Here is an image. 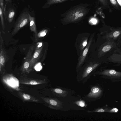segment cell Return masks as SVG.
<instances>
[{
    "mask_svg": "<svg viewBox=\"0 0 121 121\" xmlns=\"http://www.w3.org/2000/svg\"><path fill=\"white\" fill-rule=\"evenodd\" d=\"M90 7V4L87 3L74 6L60 15L61 21L65 24L78 22L89 13L91 9Z\"/></svg>",
    "mask_w": 121,
    "mask_h": 121,
    "instance_id": "cell-1",
    "label": "cell"
},
{
    "mask_svg": "<svg viewBox=\"0 0 121 121\" xmlns=\"http://www.w3.org/2000/svg\"><path fill=\"white\" fill-rule=\"evenodd\" d=\"M106 39V40L100 45L98 49L99 57L104 56L105 58H106L117 48L116 43L113 39L109 38Z\"/></svg>",
    "mask_w": 121,
    "mask_h": 121,
    "instance_id": "cell-2",
    "label": "cell"
},
{
    "mask_svg": "<svg viewBox=\"0 0 121 121\" xmlns=\"http://www.w3.org/2000/svg\"><path fill=\"white\" fill-rule=\"evenodd\" d=\"M96 73L103 78L110 80L112 82L121 81V72L113 69H106Z\"/></svg>",
    "mask_w": 121,
    "mask_h": 121,
    "instance_id": "cell-3",
    "label": "cell"
},
{
    "mask_svg": "<svg viewBox=\"0 0 121 121\" xmlns=\"http://www.w3.org/2000/svg\"><path fill=\"white\" fill-rule=\"evenodd\" d=\"M99 64V63L95 62H91L89 63L85 67L82 71L78 76L77 77L78 81L84 82L88 79L91 73Z\"/></svg>",
    "mask_w": 121,
    "mask_h": 121,
    "instance_id": "cell-4",
    "label": "cell"
},
{
    "mask_svg": "<svg viewBox=\"0 0 121 121\" xmlns=\"http://www.w3.org/2000/svg\"><path fill=\"white\" fill-rule=\"evenodd\" d=\"M29 22V13L26 12L23 13L18 18L15 23L14 29L11 33L12 35H14Z\"/></svg>",
    "mask_w": 121,
    "mask_h": 121,
    "instance_id": "cell-5",
    "label": "cell"
},
{
    "mask_svg": "<svg viewBox=\"0 0 121 121\" xmlns=\"http://www.w3.org/2000/svg\"><path fill=\"white\" fill-rule=\"evenodd\" d=\"M35 47V46L33 45L30 48L25 57V60L21 68V70L22 74L29 73L30 72V62Z\"/></svg>",
    "mask_w": 121,
    "mask_h": 121,
    "instance_id": "cell-6",
    "label": "cell"
},
{
    "mask_svg": "<svg viewBox=\"0 0 121 121\" xmlns=\"http://www.w3.org/2000/svg\"><path fill=\"white\" fill-rule=\"evenodd\" d=\"M3 41L1 32H0V72L2 74H4L6 72L4 67L8 59L6 52L3 48Z\"/></svg>",
    "mask_w": 121,
    "mask_h": 121,
    "instance_id": "cell-7",
    "label": "cell"
},
{
    "mask_svg": "<svg viewBox=\"0 0 121 121\" xmlns=\"http://www.w3.org/2000/svg\"><path fill=\"white\" fill-rule=\"evenodd\" d=\"M41 98L51 108L58 109L63 108V103L56 98L43 97Z\"/></svg>",
    "mask_w": 121,
    "mask_h": 121,
    "instance_id": "cell-8",
    "label": "cell"
},
{
    "mask_svg": "<svg viewBox=\"0 0 121 121\" xmlns=\"http://www.w3.org/2000/svg\"><path fill=\"white\" fill-rule=\"evenodd\" d=\"M19 83L22 84L30 85H37L47 82L45 79L31 78L26 77H21L19 79Z\"/></svg>",
    "mask_w": 121,
    "mask_h": 121,
    "instance_id": "cell-9",
    "label": "cell"
},
{
    "mask_svg": "<svg viewBox=\"0 0 121 121\" xmlns=\"http://www.w3.org/2000/svg\"><path fill=\"white\" fill-rule=\"evenodd\" d=\"M43 47V45H42L39 49H38L36 47L34 54L32 55L30 61V72L32 71L34 65L40 59L42 56Z\"/></svg>",
    "mask_w": 121,
    "mask_h": 121,
    "instance_id": "cell-10",
    "label": "cell"
},
{
    "mask_svg": "<svg viewBox=\"0 0 121 121\" xmlns=\"http://www.w3.org/2000/svg\"><path fill=\"white\" fill-rule=\"evenodd\" d=\"M93 35L91 36L89 40L88 43L83 52L82 54L79 57L78 64L76 67V69L79 68L83 64L87 54L88 53L89 48L91 44L93 38Z\"/></svg>",
    "mask_w": 121,
    "mask_h": 121,
    "instance_id": "cell-11",
    "label": "cell"
},
{
    "mask_svg": "<svg viewBox=\"0 0 121 121\" xmlns=\"http://www.w3.org/2000/svg\"><path fill=\"white\" fill-rule=\"evenodd\" d=\"M103 94V91L100 87L94 86L91 88L90 92L87 95V96L91 98H99L102 97Z\"/></svg>",
    "mask_w": 121,
    "mask_h": 121,
    "instance_id": "cell-12",
    "label": "cell"
},
{
    "mask_svg": "<svg viewBox=\"0 0 121 121\" xmlns=\"http://www.w3.org/2000/svg\"><path fill=\"white\" fill-rule=\"evenodd\" d=\"M109 38L114 40L121 38V28L110 29V31L108 32L105 35V39Z\"/></svg>",
    "mask_w": 121,
    "mask_h": 121,
    "instance_id": "cell-13",
    "label": "cell"
},
{
    "mask_svg": "<svg viewBox=\"0 0 121 121\" xmlns=\"http://www.w3.org/2000/svg\"><path fill=\"white\" fill-rule=\"evenodd\" d=\"M19 97L24 102H30L36 103L39 102V100L36 98L29 94L18 92L17 93Z\"/></svg>",
    "mask_w": 121,
    "mask_h": 121,
    "instance_id": "cell-14",
    "label": "cell"
},
{
    "mask_svg": "<svg viewBox=\"0 0 121 121\" xmlns=\"http://www.w3.org/2000/svg\"><path fill=\"white\" fill-rule=\"evenodd\" d=\"M118 111V109L116 108H112L109 107L105 105L103 107L96 108L92 111H88L87 112H109L111 113L117 112Z\"/></svg>",
    "mask_w": 121,
    "mask_h": 121,
    "instance_id": "cell-15",
    "label": "cell"
},
{
    "mask_svg": "<svg viewBox=\"0 0 121 121\" xmlns=\"http://www.w3.org/2000/svg\"><path fill=\"white\" fill-rule=\"evenodd\" d=\"M30 25V29L35 34V42H37L38 40L37 37V32L36 30V25L35 22V18L34 17H32L29 13Z\"/></svg>",
    "mask_w": 121,
    "mask_h": 121,
    "instance_id": "cell-16",
    "label": "cell"
},
{
    "mask_svg": "<svg viewBox=\"0 0 121 121\" xmlns=\"http://www.w3.org/2000/svg\"><path fill=\"white\" fill-rule=\"evenodd\" d=\"M51 91L56 96L63 97L66 96L68 93L67 91L59 88H53L51 90Z\"/></svg>",
    "mask_w": 121,
    "mask_h": 121,
    "instance_id": "cell-17",
    "label": "cell"
},
{
    "mask_svg": "<svg viewBox=\"0 0 121 121\" xmlns=\"http://www.w3.org/2000/svg\"><path fill=\"white\" fill-rule=\"evenodd\" d=\"M69 0L73 1L74 0H47V2L44 6H46V8H48L51 5L62 3Z\"/></svg>",
    "mask_w": 121,
    "mask_h": 121,
    "instance_id": "cell-18",
    "label": "cell"
},
{
    "mask_svg": "<svg viewBox=\"0 0 121 121\" xmlns=\"http://www.w3.org/2000/svg\"><path fill=\"white\" fill-rule=\"evenodd\" d=\"M15 14V11L13 9H11L9 12L8 20L9 23L12 21Z\"/></svg>",
    "mask_w": 121,
    "mask_h": 121,
    "instance_id": "cell-19",
    "label": "cell"
},
{
    "mask_svg": "<svg viewBox=\"0 0 121 121\" xmlns=\"http://www.w3.org/2000/svg\"><path fill=\"white\" fill-rule=\"evenodd\" d=\"M87 40V38L85 37L82 40L80 45V48L81 50H82L86 45Z\"/></svg>",
    "mask_w": 121,
    "mask_h": 121,
    "instance_id": "cell-20",
    "label": "cell"
},
{
    "mask_svg": "<svg viewBox=\"0 0 121 121\" xmlns=\"http://www.w3.org/2000/svg\"><path fill=\"white\" fill-rule=\"evenodd\" d=\"M48 32V30L47 29H44L42 30L38 33V38H41L45 36Z\"/></svg>",
    "mask_w": 121,
    "mask_h": 121,
    "instance_id": "cell-21",
    "label": "cell"
},
{
    "mask_svg": "<svg viewBox=\"0 0 121 121\" xmlns=\"http://www.w3.org/2000/svg\"><path fill=\"white\" fill-rule=\"evenodd\" d=\"M3 10L1 7H0V16L1 18V25L3 30H4L5 29V26L4 21L3 19Z\"/></svg>",
    "mask_w": 121,
    "mask_h": 121,
    "instance_id": "cell-22",
    "label": "cell"
},
{
    "mask_svg": "<svg viewBox=\"0 0 121 121\" xmlns=\"http://www.w3.org/2000/svg\"><path fill=\"white\" fill-rule=\"evenodd\" d=\"M75 103L79 106L81 107H84L85 105V102L84 101L82 100H80L75 102Z\"/></svg>",
    "mask_w": 121,
    "mask_h": 121,
    "instance_id": "cell-23",
    "label": "cell"
},
{
    "mask_svg": "<svg viewBox=\"0 0 121 121\" xmlns=\"http://www.w3.org/2000/svg\"><path fill=\"white\" fill-rule=\"evenodd\" d=\"M111 4L113 6L117 8L119 6L116 0H109Z\"/></svg>",
    "mask_w": 121,
    "mask_h": 121,
    "instance_id": "cell-24",
    "label": "cell"
},
{
    "mask_svg": "<svg viewBox=\"0 0 121 121\" xmlns=\"http://www.w3.org/2000/svg\"><path fill=\"white\" fill-rule=\"evenodd\" d=\"M100 3L104 6H108V3L107 0H98Z\"/></svg>",
    "mask_w": 121,
    "mask_h": 121,
    "instance_id": "cell-25",
    "label": "cell"
},
{
    "mask_svg": "<svg viewBox=\"0 0 121 121\" xmlns=\"http://www.w3.org/2000/svg\"><path fill=\"white\" fill-rule=\"evenodd\" d=\"M0 6L3 10H4V0H0Z\"/></svg>",
    "mask_w": 121,
    "mask_h": 121,
    "instance_id": "cell-26",
    "label": "cell"
},
{
    "mask_svg": "<svg viewBox=\"0 0 121 121\" xmlns=\"http://www.w3.org/2000/svg\"><path fill=\"white\" fill-rule=\"evenodd\" d=\"M119 5L121 7V0H116Z\"/></svg>",
    "mask_w": 121,
    "mask_h": 121,
    "instance_id": "cell-27",
    "label": "cell"
},
{
    "mask_svg": "<svg viewBox=\"0 0 121 121\" xmlns=\"http://www.w3.org/2000/svg\"><path fill=\"white\" fill-rule=\"evenodd\" d=\"M11 0H5V1L7 2H10Z\"/></svg>",
    "mask_w": 121,
    "mask_h": 121,
    "instance_id": "cell-28",
    "label": "cell"
}]
</instances>
